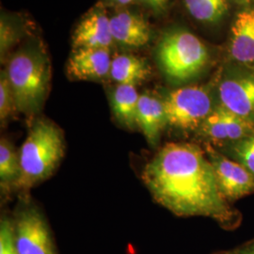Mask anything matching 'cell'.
Masks as SVG:
<instances>
[{"mask_svg": "<svg viewBox=\"0 0 254 254\" xmlns=\"http://www.w3.org/2000/svg\"><path fill=\"white\" fill-rule=\"evenodd\" d=\"M240 5H254V0H233Z\"/></svg>", "mask_w": 254, "mask_h": 254, "instance_id": "26", "label": "cell"}, {"mask_svg": "<svg viewBox=\"0 0 254 254\" xmlns=\"http://www.w3.org/2000/svg\"><path fill=\"white\" fill-rule=\"evenodd\" d=\"M217 254H234V251L233 252H224V253H219Z\"/></svg>", "mask_w": 254, "mask_h": 254, "instance_id": "27", "label": "cell"}, {"mask_svg": "<svg viewBox=\"0 0 254 254\" xmlns=\"http://www.w3.org/2000/svg\"><path fill=\"white\" fill-rule=\"evenodd\" d=\"M136 123L148 143L156 145L161 131L168 126L162 98L148 91L141 93L137 106Z\"/></svg>", "mask_w": 254, "mask_h": 254, "instance_id": "13", "label": "cell"}, {"mask_svg": "<svg viewBox=\"0 0 254 254\" xmlns=\"http://www.w3.org/2000/svg\"><path fill=\"white\" fill-rule=\"evenodd\" d=\"M156 60L170 80L182 83L194 78L205 68L209 52L195 34L175 27L162 34L156 46Z\"/></svg>", "mask_w": 254, "mask_h": 254, "instance_id": "4", "label": "cell"}, {"mask_svg": "<svg viewBox=\"0 0 254 254\" xmlns=\"http://www.w3.org/2000/svg\"><path fill=\"white\" fill-rule=\"evenodd\" d=\"M231 152L236 161L242 164L254 175V132L234 142L231 147Z\"/></svg>", "mask_w": 254, "mask_h": 254, "instance_id": "21", "label": "cell"}, {"mask_svg": "<svg viewBox=\"0 0 254 254\" xmlns=\"http://www.w3.org/2000/svg\"><path fill=\"white\" fill-rule=\"evenodd\" d=\"M73 48H106L115 44L110 29V17L99 3L80 20L73 33Z\"/></svg>", "mask_w": 254, "mask_h": 254, "instance_id": "10", "label": "cell"}, {"mask_svg": "<svg viewBox=\"0 0 254 254\" xmlns=\"http://www.w3.org/2000/svg\"><path fill=\"white\" fill-rule=\"evenodd\" d=\"M184 3L193 18L209 25L221 21L228 11L227 0H184Z\"/></svg>", "mask_w": 254, "mask_h": 254, "instance_id": "18", "label": "cell"}, {"mask_svg": "<svg viewBox=\"0 0 254 254\" xmlns=\"http://www.w3.org/2000/svg\"><path fill=\"white\" fill-rule=\"evenodd\" d=\"M13 228L19 254H56L47 222L35 207L22 211Z\"/></svg>", "mask_w": 254, "mask_h": 254, "instance_id": "6", "label": "cell"}, {"mask_svg": "<svg viewBox=\"0 0 254 254\" xmlns=\"http://www.w3.org/2000/svg\"><path fill=\"white\" fill-rule=\"evenodd\" d=\"M167 124L183 131L199 129L215 109L205 86H187L168 92L163 98Z\"/></svg>", "mask_w": 254, "mask_h": 254, "instance_id": "5", "label": "cell"}, {"mask_svg": "<svg viewBox=\"0 0 254 254\" xmlns=\"http://www.w3.org/2000/svg\"><path fill=\"white\" fill-rule=\"evenodd\" d=\"M139 95L136 86L117 84L110 96V105L119 124L128 129L137 127L136 115Z\"/></svg>", "mask_w": 254, "mask_h": 254, "instance_id": "16", "label": "cell"}, {"mask_svg": "<svg viewBox=\"0 0 254 254\" xmlns=\"http://www.w3.org/2000/svg\"><path fill=\"white\" fill-rule=\"evenodd\" d=\"M64 152L61 128L49 120H35L19 150L21 177L17 188L28 190L45 181L63 160Z\"/></svg>", "mask_w": 254, "mask_h": 254, "instance_id": "3", "label": "cell"}, {"mask_svg": "<svg viewBox=\"0 0 254 254\" xmlns=\"http://www.w3.org/2000/svg\"><path fill=\"white\" fill-rule=\"evenodd\" d=\"M235 254H254V240L246 243L236 251H234Z\"/></svg>", "mask_w": 254, "mask_h": 254, "instance_id": "24", "label": "cell"}, {"mask_svg": "<svg viewBox=\"0 0 254 254\" xmlns=\"http://www.w3.org/2000/svg\"><path fill=\"white\" fill-rule=\"evenodd\" d=\"M21 177L19 152L6 138L0 141V183L2 190H6L11 186L18 187Z\"/></svg>", "mask_w": 254, "mask_h": 254, "instance_id": "17", "label": "cell"}, {"mask_svg": "<svg viewBox=\"0 0 254 254\" xmlns=\"http://www.w3.org/2000/svg\"><path fill=\"white\" fill-rule=\"evenodd\" d=\"M230 53L239 64H254V9L236 14L231 28Z\"/></svg>", "mask_w": 254, "mask_h": 254, "instance_id": "14", "label": "cell"}, {"mask_svg": "<svg viewBox=\"0 0 254 254\" xmlns=\"http://www.w3.org/2000/svg\"><path fill=\"white\" fill-rule=\"evenodd\" d=\"M112 58L110 49H73L67 64V73L76 80L98 81L109 77Z\"/></svg>", "mask_w": 254, "mask_h": 254, "instance_id": "11", "label": "cell"}, {"mask_svg": "<svg viewBox=\"0 0 254 254\" xmlns=\"http://www.w3.org/2000/svg\"><path fill=\"white\" fill-rule=\"evenodd\" d=\"M0 254H19L13 224L7 219H2L0 224Z\"/></svg>", "mask_w": 254, "mask_h": 254, "instance_id": "22", "label": "cell"}, {"mask_svg": "<svg viewBox=\"0 0 254 254\" xmlns=\"http://www.w3.org/2000/svg\"><path fill=\"white\" fill-rule=\"evenodd\" d=\"M18 112L34 115L46 99L51 80V64L45 46L30 41L10 57L5 70Z\"/></svg>", "mask_w": 254, "mask_h": 254, "instance_id": "2", "label": "cell"}, {"mask_svg": "<svg viewBox=\"0 0 254 254\" xmlns=\"http://www.w3.org/2000/svg\"><path fill=\"white\" fill-rule=\"evenodd\" d=\"M221 106L254 123V73L238 72L228 75L218 86Z\"/></svg>", "mask_w": 254, "mask_h": 254, "instance_id": "8", "label": "cell"}, {"mask_svg": "<svg viewBox=\"0 0 254 254\" xmlns=\"http://www.w3.org/2000/svg\"><path fill=\"white\" fill-rule=\"evenodd\" d=\"M152 68L145 59L133 54H121L112 59L109 77L117 84L137 86L149 79Z\"/></svg>", "mask_w": 254, "mask_h": 254, "instance_id": "15", "label": "cell"}, {"mask_svg": "<svg viewBox=\"0 0 254 254\" xmlns=\"http://www.w3.org/2000/svg\"><path fill=\"white\" fill-rule=\"evenodd\" d=\"M141 178L154 200L177 216L206 217L223 225L236 221L208 156L198 146L166 144L146 164Z\"/></svg>", "mask_w": 254, "mask_h": 254, "instance_id": "1", "label": "cell"}, {"mask_svg": "<svg viewBox=\"0 0 254 254\" xmlns=\"http://www.w3.org/2000/svg\"><path fill=\"white\" fill-rule=\"evenodd\" d=\"M205 152L226 200H237L254 193V175L242 164L229 159L211 145L206 146Z\"/></svg>", "mask_w": 254, "mask_h": 254, "instance_id": "7", "label": "cell"}, {"mask_svg": "<svg viewBox=\"0 0 254 254\" xmlns=\"http://www.w3.org/2000/svg\"><path fill=\"white\" fill-rule=\"evenodd\" d=\"M134 1H136V0H108V2L110 4H112L114 6H119V7L127 6V5L133 3Z\"/></svg>", "mask_w": 254, "mask_h": 254, "instance_id": "25", "label": "cell"}, {"mask_svg": "<svg viewBox=\"0 0 254 254\" xmlns=\"http://www.w3.org/2000/svg\"><path fill=\"white\" fill-rule=\"evenodd\" d=\"M25 22L16 15L3 13L0 23V52L1 59L20 41L26 33Z\"/></svg>", "mask_w": 254, "mask_h": 254, "instance_id": "19", "label": "cell"}, {"mask_svg": "<svg viewBox=\"0 0 254 254\" xmlns=\"http://www.w3.org/2000/svg\"><path fill=\"white\" fill-rule=\"evenodd\" d=\"M200 133L214 142H236L254 132V123L222 107H216L203 121Z\"/></svg>", "mask_w": 254, "mask_h": 254, "instance_id": "9", "label": "cell"}, {"mask_svg": "<svg viewBox=\"0 0 254 254\" xmlns=\"http://www.w3.org/2000/svg\"><path fill=\"white\" fill-rule=\"evenodd\" d=\"M147 9H151L156 14H161L167 9L170 0H137Z\"/></svg>", "mask_w": 254, "mask_h": 254, "instance_id": "23", "label": "cell"}, {"mask_svg": "<svg viewBox=\"0 0 254 254\" xmlns=\"http://www.w3.org/2000/svg\"><path fill=\"white\" fill-rule=\"evenodd\" d=\"M110 29L114 42L128 48L142 47L152 39L149 22L128 9L117 11L110 17Z\"/></svg>", "mask_w": 254, "mask_h": 254, "instance_id": "12", "label": "cell"}, {"mask_svg": "<svg viewBox=\"0 0 254 254\" xmlns=\"http://www.w3.org/2000/svg\"><path fill=\"white\" fill-rule=\"evenodd\" d=\"M15 112H18L15 97L6 71H1L0 75V121L5 124Z\"/></svg>", "mask_w": 254, "mask_h": 254, "instance_id": "20", "label": "cell"}]
</instances>
